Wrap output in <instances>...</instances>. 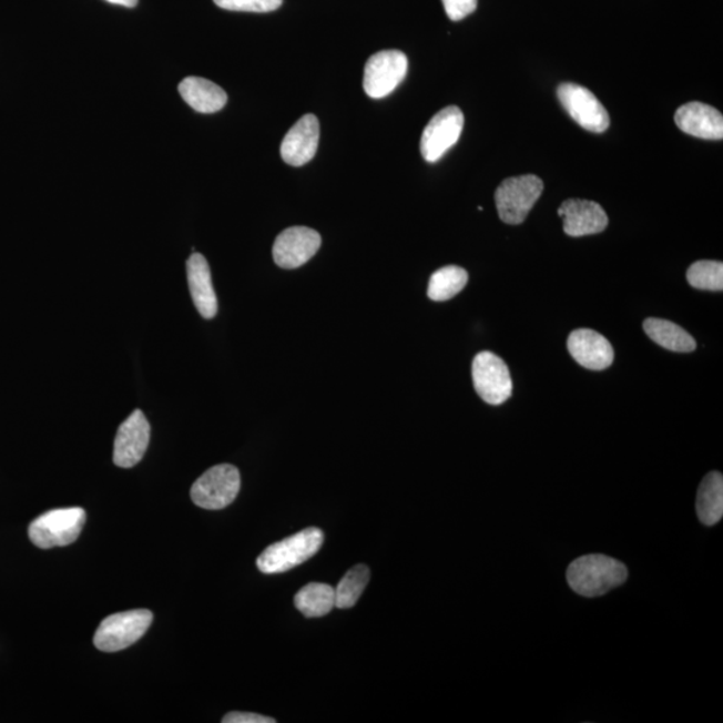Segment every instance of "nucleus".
Instances as JSON below:
<instances>
[{"label":"nucleus","instance_id":"obj_19","mask_svg":"<svg viewBox=\"0 0 723 723\" xmlns=\"http://www.w3.org/2000/svg\"><path fill=\"white\" fill-rule=\"evenodd\" d=\"M645 334L655 344L675 353H692L695 350L696 342L686 330L673 322L649 318L643 323Z\"/></svg>","mask_w":723,"mask_h":723},{"label":"nucleus","instance_id":"obj_16","mask_svg":"<svg viewBox=\"0 0 723 723\" xmlns=\"http://www.w3.org/2000/svg\"><path fill=\"white\" fill-rule=\"evenodd\" d=\"M675 124L682 132L703 140L723 139V118L713 106L689 102L678 109Z\"/></svg>","mask_w":723,"mask_h":723},{"label":"nucleus","instance_id":"obj_14","mask_svg":"<svg viewBox=\"0 0 723 723\" xmlns=\"http://www.w3.org/2000/svg\"><path fill=\"white\" fill-rule=\"evenodd\" d=\"M558 213L563 218L566 234L571 237L597 235L609 225V216L602 206L590 200H566Z\"/></svg>","mask_w":723,"mask_h":723},{"label":"nucleus","instance_id":"obj_17","mask_svg":"<svg viewBox=\"0 0 723 723\" xmlns=\"http://www.w3.org/2000/svg\"><path fill=\"white\" fill-rule=\"evenodd\" d=\"M186 275L193 303L204 319L215 318L217 314V298L212 286L210 264L202 254H192L186 262Z\"/></svg>","mask_w":723,"mask_h":723},{"label":"nucleus","instance_id":"obj_18","mask_svg":"<svg viewBox=\"0 0 723 723\" xmlns=\"http://www.w3.org/2000/svg\"><path fill=\"white\" fill-rule=\"evenodd\" d=\"M179 92L193 111L204 114L222 111L228 101L227 93L221 86L200 77H189L181 81Z\"/></svg>","mask_w":723,"mask_h":723},{"label":"nucleus","instance_id":"obj_8","mask_svg":"<svg viewBox=\"0 0 723 723\" xmlns=\"http://www.w3.org/2000/svg\"><path fill=\"white\" fill-rule=\"evenodd\" d=\"M472 377L477 394L489 405H501L512 396L511 373L506 362L493 353L481 352L476 355Z\"/></svg>","mask_w":723,"mask_h":723},{"label":"nucleus","instance_id":"obj_25","mask_svg":"<svg viewBox=\"0 0 723 723\" xmlns=\"http://www.w3.org/2000/svg\"><path fill=\"white\" fill-rule=\"evenodd\" d=\"M218 8L230 11L271 12L281 8L283 0H213Z\"/></svg>","mask_w":723,"mask_h":723},{"label":"nucleus","instance_id":"obj_22","mask_svg":"<svg viewBox=\"0 0 723 723\" xmlns=\"http://www.w3.org/2000/svg\"><path fill=\"white\" fill-rule=\"evenodd\" d=\"M469 281L467 271L458 266H447L431 275L428 296L435 302H447L460 294Z\"/></svg>","mask_w":723,"mask_h":723},{"label":"nucleus","instance_id":"obj_20","mask_svg":"<svg viewBox=\"0 0 723 723\" xmlns=\"http://www.w3.org/2000/svg\"><path fill=\"white\" fill-rule=\"evenodd\" d=\"M696 515L703 525L712 527L720 522L723 516V477L712 472L702 480L696 496Z\"/></svg>","mask_w":723,"mask_h":723},{"label":"nucleus","instance_id":"obj_7","mask_svg":"<svg viewBox=\"0 0 723 723\" xmlns=\"http://www.w3.org/2000/svg\"><path fill=\"white\" fill-rule=\"evenodd\" d=\"M408 74V57L399 50H385L369 58L365 67L364 89L374 100L385 99Z\"/></svg>","mask_w":723,"mask_h":723},{"label":"nucleus","instance_id":"obj_21","mask_svg":"<svg viewBox=\"0 0 723 723\" xmlns=\"http://www.w3.org/2000/svg\"><path fill=\"white\" fill-rule=\"evenodd\" d=\"M295 607L306 618H320L335 607V589L323 583H309L296 593Z\"/></svg>","mask_w":723,"mask_h":723},{"label":"nucleus","instance_id":"obj_2","mask_svg":"<svg viewBox=\"0 0 723 723\" xmlns=\"http://www.w3.org/2000/svg\"><path fill=\"white\" fill-rule=\"evenodd\" d=\"M323 540H325V534L322 529L316 527L303 529L299 533L266 548L257 558V568L267 574L293 570L318 553Z\"/></svg>","mask_w":723,"mask_h":723},{"label":"nucleus","instance_id":"obj_11","mask_svg":"<svg viewBox=\"0 0 723 723\" xmlns=\"http://www.w3.org/2000/svg\"><path fill=\"white\" fill-rule=\"evenodd\" d=\"M322 245L318 232L307 227L284 230L276 237L273 256L276 266L284 269L299 268L313 259Z\"/></svg>","mask_w":723,"mask_h":723},{"label":"nucleus","instance_id":"obj_5","mask_svg":"<svg viewBox=\"0 0 723 723\" xmlns=\"http://www.w3.org/2000/svg\"><path fill=\"white\" fill-rule=\"evenodd\" d=\"M542 190L544 184L533 174L503 180L495 195L501 221L511 225L525 222Z\"/></svg>","mask_w":723,"mask_h":723},{"label":"nucleus","instance_id":"obj_4","mask_svg":"<svg viewBox=\"0 0 723 723\" xmlns=\"http://www.w3.org/2000/svg\"><path fill=\"white\" fill-rule=\"evenodd\" d=\"M153 622L150 610L114 613L103 619L94 635L95 648L103 653H118L140 641Z\"/></svg>","mask_w":723,"mask_h":723},{"label":"nucleus","instance_id":"obj_24","mask_svg":"<svg viewBox=\"0 0 723 723\" xmlns=\"http://www.w3.org/2000/svg\"><path fill=\"white\" fill-rule=\"evenodd\" d=\"M690 286L705 292H722L723 264L721 262L701 261L688 271Z\"/></svg>","mask_w":723,"mask_h":723},{"label":"nucleus","instance_id":"obj_3","mask_svg":"<svg viewBox=\"0 0 723 723\" xmlns=\"http://www.w3.org/2000/svg\"><path fill=\"white\" fill-rule=\"evenodd\" d=\"M86 513L82 508L54 509L31 522L29 536L42 550L73 544L79 539Z\"/></svg>","mask_w":723,"mask_h":723},{"label":"nucleus","instance_id":"obj_9","mask_svg":"<svg viewBox=\"0 0 723 723\" xmlns=\"http://www.w3.org/2000/svg\"><path fill=\"white\" fill-rule=\"evenodd\" d=\"M464 121V113L457 106L442 109L429 121L421 138V154L428 163H437L457 144L461 138Z\"/></svg>","mask_w":723,"mask_h":723},{"label":"nucleus","instance_id":"obj_15","mask_svg":"<svg viewBox=\"0 0 723 723\" xmlns=\"http://www.w3.org/2000/svg\"><path fill=\"white\" fill-rule=\"evenodd\" d=\"M568 352L580 366L589 370H604L613 362V348L603 335L579 328L571 333L567 340Z\"/></svg>","mask_w":723,"mask_h":723},{"label":"nucleus","instance_id":"obj_1","mask_svg":"<svg viewBox=\"0 0 723 723\" xmlns=\"http://www.w3.org/2000/svg\"><path fill=\"white\" fill-rule=\"evenodd\" d=\"M628 568L621 561L604 554H587L572 561L567 570V582L579 595H604L628 580Z\"/></svg>","mask_w":723,"mask_h":723},{"label":"nucleus","instance_id":"obj_28","mask_svg":"<svg viewBox=\"0 0 723 723\" xmlns=\"http://www.w3.org/2000/svg\"><path fill=\"white\" fill-rule=\"evenodd\" d=\"M109 3L113 4H119V6H125V8H135L138 6L139 0H108Z\"/></svg>","mask_w":723,"mask_h":723},{"label":"nucleus","instance_id":"obj_23","mask_svg":"<svg viewBox=\"0 0 723 723\" xmlns=\"http://www.w3.org/2000/svg\"><path fill=\"white\" fill-rule=\"evenodd\" d=\"M370 580L369 567L359 564L348 570L335 589V607L340 610L352 609L358 602Z\"/></svg>","mask_w":723,"mask_h":723},{"label":"nucleus","instance_id":"obj_27","mask_svg":"<svg viewBox=\"0 0 723 723\" xmlns=\"http://www.w3.org/2000/svg\"><path fill=\"white\" fill-rule=\"evenodd\" d=\"M224 723H275L274 719L255 713H230L224 716Z\"/></svg>","mask_w":723,"mask_h":723},{"label":"nucleus","instance_id":"obj_12","mask_svg":"<svg viewBox=\"0 0 723 723\" xmlns=\"http://www.w3.org/2000/svg\"><path fill=\"white\" fill-rule=\"evenodd\" d=\"M151 440V425L141 410L122 422L115 436L113 461L120 468H133L144 457Z\"/></svg>","mask_w":723,"mask_h":723},{"label":"nucleus","instance_id":"obj_26","mask_svg":"<svg viewBox=\"0 0 723 723\" xmlns=\"http://www.w3.org/2000/svg\"><path fill=\"white\" fill-rule=\"evenodd\" d=\"M445 12L451 21L458 22L467 18L477 9L479 0H442Z\"/></svg>","mask_w":723,"mask_h":723},{"label":"nucleus","instance_id":"obj_13","mask_svg":"<svg viewBox=\"0 0 723 723\" xmlns=\"http://www.w3.org/2000/svg\"><path fill=\"white\" fill-rule=\"evenodd\" d=\"M320 126L314 114H306L289 129L281 145L284 163L303 166L312 161L318 151Z\"/></svg>","mask_w":723,"mask_h":723},{"label":"nucleus","instance_id":"obj_6","mask_svg":"<svg viewBox=\"0 0 723 723\" xmlns=\"http://www.w3.org/2000/svg\"><path fill=\"white\" fill-rule=\"evenodd\" d=\"M241 483V473L234 465H216L193 483L191 497L197 507L218 511L235 501Z\"/></svg>","mask_w":723,"mask_h":723},{"label":"nucleus","instance_id":"obj_10","mask_svg":"<svg viewBox=\"0 0 723 723\" xmlns=\"http://www.w3.org/2000/svg\"><path fill=\"white\" fill-rule=\"evenodd\" d=\"M558 96L567 113L592 133H603L610 126V115L595 94L574 83H561Z\"/></svg>","mask_w":723,"mask_h":723}]
</instances>
